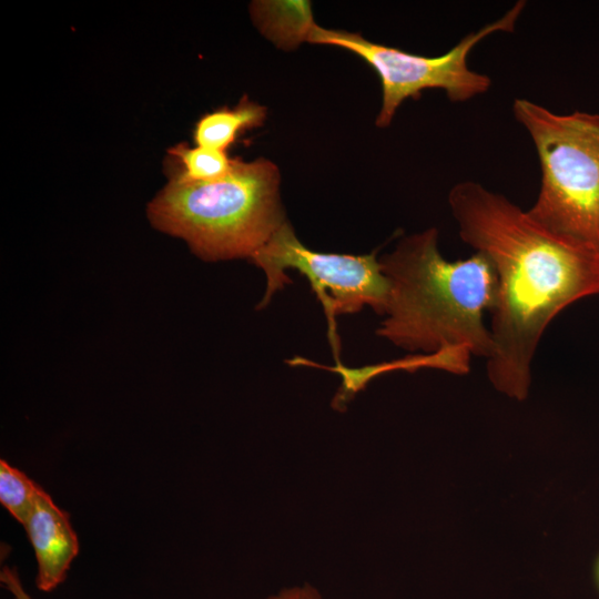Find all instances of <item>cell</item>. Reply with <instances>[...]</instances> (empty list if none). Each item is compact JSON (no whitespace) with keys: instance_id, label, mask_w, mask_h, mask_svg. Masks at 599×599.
I'll list each match as a JSON object with an SVG mask.
<instances>
[{"instance_id":"cell-1","label":"cell","mask_w":599,"mask_h":599,"mask_svg":"<svg viewBox=\"0 0 599 599\" xmlns=\"http://www.w3.org/2000/svg\"><path fill=\"white\" fill-rule=\"evenodd\" d=\"M448 204L459 237L489 260L497 277L488 378L497 390L524 400L548 325L570 304L599 294V253L554 235L478 182L455 184Z\"/></svg>"},{"instance_id":"cell-2","label":"cell","mask_w":599,"mask_h":599,"mask_svg":"<svg viewBox=\"0 0 599 599\" xmlns=\"http://www.w3.org/2000/svg\"><path fill=\"white\" fill-rule=\"evenodd\" d=\"M379 263L389 290L378 336L410 354L460 347L489 358L484 315L495 305L497 277L486 256L446 260L430 227L403 237Z\"/></svg>"},{"instance_id":"cell-3","label":"cell","mask_w":599,"mask_h":599,"mask_svg":"<svg viewBox=\"0 0 599 599\" xmlns=\"http://www.w3.org/2000/svg\"><path fill=\"white\" fill-rule=\"evenodd\" d=\"M280 184L272 161L236 158L232 170L213 181L170 175L146 214L155 229L183 238L204 261L250 260L286 221Z\"/></svg>"},{"instance_id":"cell-4","label":"cell","mask_w":599,"mask_h":599,"mask_svg":"<svg viewBox=\"0 0 599 599\" xmlns=\"http://www.w3.org/2000/svg\"><path fill=\"white\" fill-rule=\"evenodd\" d=\"M512 113L541 170L530 217L554 235L599 253V114H558L520 98Z\"/></svg>"},{"instance_id":"cell-5","label":"cell","mask_w":599,"mask_h":599,"mask_svg":"<svg viewBox=\"0 0 599 599\" xmlns=\"http://www.w3.org/2000/svg\"><path fill=\"white\" fill-rule=\"evenodd\" d=\"M525 6V1L516 2L499 19L468 33L455 47L437 57L413 54L372 42L359 33L324 29L316 23L309 30L307 42L351 51L376 71L383 93L376 125L386 128L400 104L408 98L418 99L424 90H444L449 101L455 103L486 93L491 80L469 68L468 55L484 38L496 32H514Z\"/></svg>"},{"instance_id":"cell-6","label":"cell","mask_w":599,"mask_h":599,"mask_svg":"<svg viewBox=\"0 0 599 599\" xmlns=\"http://www.w3.org/2000/svg\"><path fill=\"white\" fill-rule=\"evenodd\" d=\"M250 261L266 276V292L258 307L290 283L286 270L304 275L325 311L332 343H336V316L356 313L364 306L380 315L385 312L389 286L376 254L313 251L296 237L287 220Z\"/></svg>"},{"instance_id":"cell-7","label":"cell","mask_w":599,"mask_h":599,"mask_svg":"<svg viewBox=\"0 0 599 599\" xmlns=\"http://www.w3.org/2000/svg\"><path fill=\"white\" fill-rule=\"evenodd\" d=\"M37 560V588L53 591L67 578L79 552V540L68 512L41 487L23 525Z\"/></svg>"},{"instance_id":"cell-8","label":"cell","mask_w":599,"mask_h":599,"mask_svg":"<svg viewBox=\"0 0 599 599\" xmlns=\"http://www.w3.org/2000/svg\"><path fill=\"white\" fill-rule=\"evenodd\" d=\"M266 114L265 106L243 95L233 109L224 106L202 115L194 126V143L227 152L241 134L262 126Z\"/></svg>"},{"instance_id":"cell-9","label":"cell","mask_w":599,"mask_h":599,"mask_svg":"<svg viewBox=\"0 0 599 599\" xmlns=\"http://www.w3.org/2000/svg\"><path fill=\"white\" fill-rule=\"evenodd\" d=\"M251 12L261 32L283 49L307 42L315 24L308 1H256Z\"/></svg>"},{"instance_id":"cell-10","label":"cell","mask_w":599,"mask_h":599,"mask_svg":"<svg viewBox=\"0 0 599 599\" xmlns=\"http://www.w3.org/2000/svg\"><path fill=\"white\" fill-rule=\"evenodd\" d=\"M169 155L175 160L170 175L190 182L213 181L226 175L233 167L235 159L227 152L204 146H190L179 143L169 150Z\"/></svg>"},{"instance_id":"cell-11","label":"cell","mask_w":599,"mask_h":599,"mask_svg":"<svg viewBox=\"0 0 599 599\" xmlns=\"http://www.w3.org/2000/svg\"><path fill=\"white\" fill-rule=\"evenodd\" d=\"M40 488L24 473L0 460V502L20 524L24 525Z\"/></svg>"},{"instance_id":"cell-12","label":"cell","mask_w":599,"mask_h":599,"mask_svg":"<svg viewBox=\"0 0 599 599\" xmlns=\"http://www.w3.org/2000/svg\"><path fill=\"white\" fill-rule=\"evenodd\" d=\"M0 581L13 599H33L24 589L16 568L3 566L0 572Z\"/></svg>"},{"instance_id":"cell-13","label":"cell","mask_w":599,"mask_h":599,"mask_svg":"<svg viewBox=\"0 0 599 599\" xmlns=\"http://www.w3.org/2000/svg\"><path fill=\"white\" fill-rule=\"evenodd\" d=\"M266 599H322V597L314 587L305 585L303 587L284 589L280 593Z\"/></svg>"},{"instance_id":"cell-14","label":"cell","mask_w":599,"mask_h":599,"mask_svg":"<svg viewBox=\"0 0 599 599\" xmlns=\"http://www.w3.org/2000/svg\"><path fill=\"white\" fill-rule=\"evenodd\" d=\"M592 571H593L595 585H596V587H597V589L599 591V554L596 557Z\"/></svg>"}]
</instances>
